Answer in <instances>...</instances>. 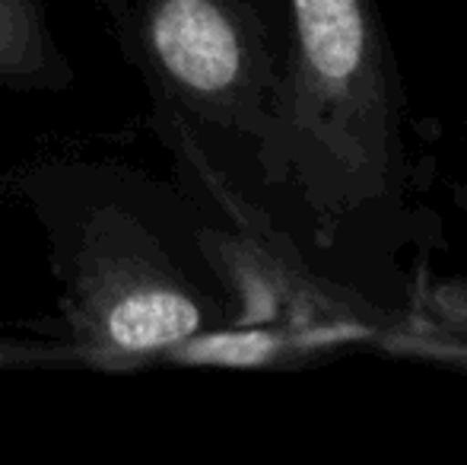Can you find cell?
<instances>
[{"mask_svg": "<svg viewBox=\"0 0 467 465\" xmlns=\"http://www.w3.org/2000/svg\"><path fill=\"white\" fill-rule=\"evenodd\" d=\"M462 205H464V207H467V192H464V195H462Z\"/></svg>", "mask_w": 467, "mask_h": 465, "instance_id": "cell-7", "label": "cell"}, {"mask_svg": "<svg viewBox=\"0 0 467 465\" xmlns=\"http://www.w3.org/2000/svg\"><path fill=\"white\" fill-rule=\"evenodd\" d=\"M137 38L156 80L182 106L265 134L277 77L265 32L239 0H147Z\"/></svg>", "mask_w": 467, "mask_h": 465, "instance_id": "cell-2", "label": "cell"}, {"mask_svg": "<svg viewBox=\"0 0 467 465\" xmlns=\"http://www.w3.org/2000/svg\"><path fill=\"white\" fill-rule=\"evenodd\" d=\"M289 19L261 156L296 188L315 227L334 236L394 192L398 77L375 0H289Z\"/></svg>", "mask_w": 467, "mask_h": 465, "instance_id": "cell-1", "label": "cell"}, {"mask_svg": "<svg viewBox=\"0 0 467 465\" xmlns=\"http://www.w3.org/2000/svg\"><path fill=\"white\" fill-rule=\"evenodd\" d=\"M96 360L169 357L182 342L203 329V310L182 284L162 274L118 271L87 300Z\"/></svg>", "mask_w": 467, "mask_h": 465, "instance_id": "cell-3", "label": "cell"}, {"mask_svg": "<svg viewBox=\"0 0 467 465\" xmlns=\"http://www.w3.org/2000/svg\"><path fill=\"white\" fill-rule=\"evenodd\" d=\"M26 357H36V354L26 348H6V344H0V366H6L10 360H26Z\"/></svg>", "mask_w": 467, "mask_h": 465, "instance_id": "cell-6", "label": "cell"}, {"mask_svg": "<svg viewBox=\"0 0 467 465\" xmlns=\"http://www.w3.org/2000/svg\"><path fill=\"white\" fill-rule=\"evenodd\" d=\"M38 0H0V83L61 87L67 80Z\"/></svg>", "mask_w": 467, "mask_h": 465, "instance_id": "cell-4", "label": "cell"}, {"mask_svg": "<svg viewBox=\"0 0 467 465\" xmlns=\"http://www.w3.org/2000/svg\"><path fill=\"white\" fill-rule=\"evenodd\" d=\"M289 348H299L296 335H280L267 329H233L191 335L169 354L172 364L188 366H267Z\"/></svg>", "mask_w": 467, "mask_h": 465, "instance_id": "cell-5", "label": "cell"}]
</instances>
